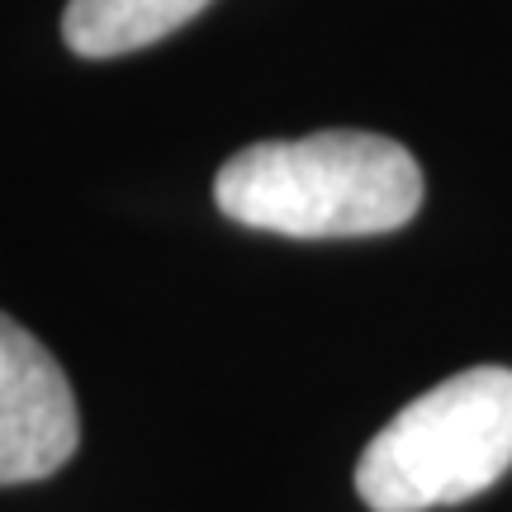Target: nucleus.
<instances>
[{"mask_svg": "<svg viewBox=\"0 0 512 512\" xmlns=\"http://www.w3.org/2000/svg\"><path fill=\"white\" fill-rule=\"evenodd\" d=\"M214 200L233 223L280 238H375L422 209V166L394 138L328 128L252 143L219 166Z\"/></svg>", "mask_w": 512, "mask_h": 512, "instance_id": "obj_1", "label": "nucleus"}, {"mask_svg": "<svg viewBox=\"0 0 512 512\" xmlns=\"http://www.w3.org/2000/svg\"><path fill=\"white\" fill-rule=\"evenodd\" d=\"M512 470V370L475 366L413 399L356 460L370 512H427L484 494Z\"/></svg>", "mask_w": 512, "mask_h": 512, "instance_id": "obj_2", "label": "nucleus"}, {"mask_svg": "<svg viewBox=\"0 0 512 512\" xmlns=\"http://www.w3.org/2000/svg\"><path fill=\"white\" fill-rule=\"evenodd\" d=\"M76 441L81 413L57 356L0 313V489L57 475Z\"/></svg>", "mask_w": 512, "mask_h": 512, "instance_id": "obj_3", "label": "nucleus"}, {"mask_svg": "<svg viewBox=\"0 0 512 512\" xmlns=\"http://www.w3.org/2000/svg\"><path fill=\"white\" fill-rule=\"evenodd\" d=\"M209 0H67L62 38L76 57H124L176 34Z\"/></svg>", "mask_w": 512, "mask_h": 512, "instance_id": "obj_4", "label": "nucleus"}]
</instances>
